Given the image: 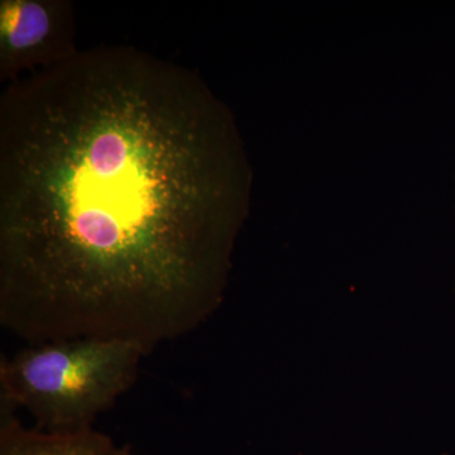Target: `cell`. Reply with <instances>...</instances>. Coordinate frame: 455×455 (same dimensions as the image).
Segmentation results:
<instances>
[{
  "label": "cell",
  "mask_w": 455,
  "mask_h": 455,
  "mask_svg": "<svg viewBox=\"0 0 455 455\" xmlns=\"http://www.w3.org/2000/svg\"><path fill=\"white\" fill-rule=\"evenodd\" d=\"M251 171L202 77L77 50L0 98V324L28 344L154 350L220 307Z\"/></svg>",
  "instance_id": "6da1fadb"
},
{
  "label": "cell",
  "mask_w": 455,
  "mask_h": 455,
  "mask_svg": "<svg viewBox=\"0 0 455 455\" xmlns=\"http://www.w3.org/2000/svg\"><path fill=\"white\" fill-rule=\"evenodd\" d=\"M148 353L124 338L28 344L0 362V409L25 410L42 430L94 427L136 383Z\"/></svg>",
  "instance_id": "7a4b0ae2"
},
{
  "label": "cell",
  "mask_w": 455,
  "mask_h": 455,
  "mask_svg": "<svg viewBox=\"0 0 455 455\" xmlns=\"http://www.w3.org/2000/svg\"><path fill=\"white\" fill-rule=\"evenodd\" d=\"M77 49L73 42L70 7L53 0H2L0 75H18L61 61Z\"/></svg>",
  "instance_id": "3957f363"
},
{
  "label": "cell",
  "mask_w": 455,
  "mask_h": 455,
  "mask_svg": "<svg viewBox=\"0 0 455 455\" xmlns=\"http://www.w3.org/2000/svg\"><path fill=\"white\" fill-rule=\"evenodd\" d=\"M0 455H140L95 427L49 431L20 423L0 409Z\"/></svg>",
  "instance_id": "277c9868"
}]
</instances>
